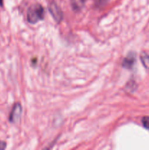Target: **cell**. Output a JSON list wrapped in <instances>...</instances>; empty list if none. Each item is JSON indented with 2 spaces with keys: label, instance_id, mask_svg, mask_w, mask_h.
Returning <instances> with one entry per match:
<instances>
[{
  "label": "cell",
  "instance_id": "obj_1",
  "mask_svg": "<svg viewBox=\"0 0 149 150\" xmlns=\"http://www.w3.org/2000/svg\"><path fill=\"white\" fill-rule=\"evenodd\" d=\"M45 17V10L42 5L39 4L29 7L27 13V20L30 23H36Z\"/></svg>",
  "mask_w": 149,
  "mask_h": 150
},
{
  "label": "cell",
  "instance_id": "obj_10",
  "mask_svg": "<svg viewBox=\"0 0 149 150\" xmlns=\"http://www.w3.org/2000/svg\"><path fill=\"white\" fill-rule=\"evenodd\" d=\"M0 6H3V0H0Z\"/></svg>",
  "mask_w": 149,
  "mask_h": 150
},
{
  "label": "cell",
  "instance_id": "obj_2",
  "mask_svg": "<svg viewBox=\"0 0 149 150\" xmlns=\"http://www.w3.org/2000/svg\"><path fill=\"white\" fill-rule=\"evenodd\" d=\"M48 9H49L50 13L53 16L56 22L60 23L63 19V13L61 8L55 2H52L48 5Z\"/></svg>",
  "mask_w": 149,
  "mask_h": 150
},
{
  "label": "cell",
  "instance_id": "obj_9",
  "mask_svg": "<svg viewBox=\"0 0 149 150\" xmlns=\"http://www.w3.org/2000/svg\"><path fill=\"white\" fill-rule=\"evenodd\" d=\"M6 148V143L4 142H0V149H4Z\"/></svg>",
  "mask_w": 149,
  "mask_h": 150
},
{
  "label": "cell",
  "instance_id": "obj_8",
  "mask_svg": "<svg viewBox=\"0 0 149 150\" xmlns=\"http://www.w3.org/2000/svg\"><path fill=\"white\" fill-rule=\"evenodd\" d=\"M142 123L145 128L149 129V117H143L142 120Z\"/></svg>",
  "mask_w": 149,
  "mask_h": 150
},
{
  "label": "cell",
  "instance_id": "obj_4",
  "mask_svg": "<svg viewBox=\"0 0 149 150\" xmlns=\"http://www.w3.org/2000/svg\"><path fill=\"white\" fill-rule=\"evenodd\" d=\"M136 62V55L134 53L130 52L125 58L124 59L122 62L123 67L126 69H131L134 67Z\"/></svg>",
  "mask_w": 149,
  "mask_h": 150
},
{
  "label": "cell",
  "instance_id": "obj_7",
  "mask_svg": "<svg viewBox=\"0 0 149 150\" xmlns=\"http://www.w3.org/2000/svg\"><path fill=\"white\" fill-rule=\"evenodd\" d=\"M137 84H136L135 82H134V81H130L127 83V86H126L127 90L131 92H133L134 91H135L136 89H137Z\"/></svg>",
  "mask_w": 149,
  "mask_h": 150
},
{
  "label": "cell",
  "instance_id": "obj_5",
  "mask_svg": "<svg viewBox=\"0 0 149 150\" xmlns=\"http://www.w3.org/2000/svg\"><path fill=\"white\" fill-rule=\"evenodd\" d=\"M85 4V0H71V5L74 11H80Z\"/></svg>",
  "mask_w": 149,
  "mask_h": 150
},
{
  "label": "cell",
  "instance_id": "obj_6",
  "mask_svg": "<svg viewBox=\"0 0 149 150\" xmlns=\"http://www.w3.org/2000/svg\"><path fill=\"white\" fill-rule=\"evenodd\" d=\"M140 60L142 62L143 65L146 69L149 70V55L146 53H142L140 55Z\"/></svg>",
  "mask_w": 149,
  "mask_h": 150
},
{
  "label": "cell",
  "instance_id": "obj_3",
  "mask_svg": "<svg viewBox=\"0 0 149 150\" xmlns=\"http://www.w3.org/2000/svg\"><path fill=\"white\" fill-rule=\"evenodd\" d=\"M22 114V107L19 103H17L13 106V110L10 115V122L12 123H15L20 120Z\"/></svg>",
  "mask_w": 149,
  "mask_h": 150
}]
</instances>
